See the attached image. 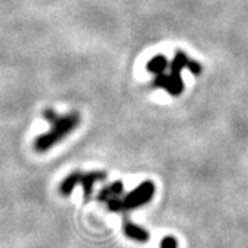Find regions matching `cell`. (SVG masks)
<instances>
[{
    "mask_svg": "<svg viewBox=\"0 0 248 248\" xmlns=\"http://www.w3.org/2000/svg\"><path fill=\"white\" fill-rule=\"evenodd\" d=\"M43 117L50 123V130L46 134L39 135L35 140L33 148L37 153L50 151L63 138H66L73 130H76L80 124V115L78 112L58 115L54 109L47 108L43 110Z\"/></svg>",
    "mask_w": 248,
    "mask_h": 248,
    "instance_id": "6da1fadb",
    "label": "cell"
},
{
    "mask_svg": "<svg viewBox=\"0 0 248 248\" xmlns=\"http://www.w3.org/2000/svg\"><path fill=\"white\" fill-rule=\"evenodd\" d=\"M182 69H189L193 75H200L203 71V66L200 62L190 60L184 51L178 50L174 54V60L170 65L169 75H166V73L157 75L153 80V86L166 90L170 95H174V97L181 95L185 90L184 81L181 78Z\"/></svg>",
    "mask_w": 248,
    "mask_h": 248,
    "instance_id": "7a4b0ae2",
    "label": "cell"
},
{
    "mask_svg": "<svg viewBox=\"0 0 248 248\" xmlns=\"http://www.w3.org/2000/svg\"><path fill=\"white\" fill-rule=\"evenodd\" d=\"M105 178H107V172L104 171H90V172L75 171L62 181L60 185V193L62 196H69L76 186L81 185L84 192V199L89 200L93 195L94 184L104 181Z\"/></svg>",
    "mask_w": 248,
    "mask_h": 248,
    "instance_id": "3957f363",
    "label": "cell"
},
{
    "mask_svg": "<svg viewBox=\"0 0 248 248\" xmlns=\"http://www.w3.org/2000/svg\"><path fill=\"white\" fill-rule=\"evenodd\" d=\"M156 186L152 181H145L131 190L128 195H125L122 199V213L123 211H133L142 205L148 204L155 196Z\"/></svg>",
    "mask_w": 248,
    "mask_h": 248,
    "instance_id": "277c9868",
    "label": "cell"
},
{
    "mask_svg": "<svg viewBox=\"0 0 248 248\" xmlns=\"http://www.w3.org/2000/svg\"><path fill=\"white\" fill-rule=\"evenodd\" d=\"M123 232L128 239L135 240L138 243H146L149 240V232L141 228V226H138V225H135L128 218H124Z\"/></svg>",
    "mask_w": 248,
    "mask_h": 248,
    "instance_id": "5b68a950",
    "label": "cell"
},
{
    "mask_svg": "<svg viewBox=\"0 0 248 248\" xmlns=\"http://www.w3.org/2000/svg\"><path fill=\"white\" fill-rule=\"evenodd\" d=\"M124 192V185L123 182L120 181H116L113 184L110 185H107L105 187H102L98 193V200L102 202V203H108L109 200L112 199H116V197H120L123 195Z\"/></svg>",
    "mask_w": 248,
    "mask_h": 248,
    "instance_id": "8992f818",
    "label": "cell"
},
{
    "mask_svg": "<svg viewBox=\"0 0 248 248\" xmlns=\"http://www.w3.org/2000/svg\"><path fill=\"white\" fill-rule=\"evenodd\" d=\"M167 68H170L169 61H167V58L163 54H157L156 57H153L151 61L148 62V65H146L148 72H151V73L156 75V76L164 73Z\"/></svg>",
    "mask_w": 248,
    "mask_h": 248,
    "instance_id": "52a82bcc",
    "label": "cell"
},
{
    "mask_svg": "<svg viewBox=\"0 0 248 248\" xmlns=\"http://www.w3.org/2000/svg\"><path fill=\"white\" fill-rule=\"evenodd\" d=\"M160 248H178V241L175 237L172 236H167L161 240L160 243Z\"/></svg>",
    "mask_w": 248,
    "mask_h": 248,
    "instance_id": "ba28073f",
    "label": "cell"
}]
</instances>
